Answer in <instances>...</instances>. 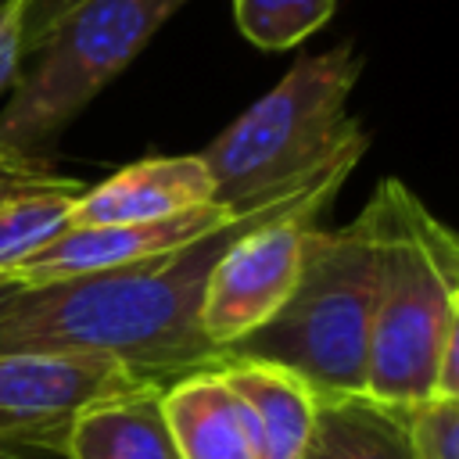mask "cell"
I'll list each match as a JSON object with an SVG mask.
<instances>
[{"mask_svg":"<svg viewBox=\"0 0 459 459\" xmlns=\"http://www.w3.org/2000/svg\"><path fill=\"white\" fill-rule=\"evenodd\" d=\"M377 301V222L362 208L348 226L305 233L301 273L283 308L226 348V362H273L316 394L362 391Z\"/></svg>","mask_w":459,"mask_h":459,"instance_id":"4","label":"cell"},{"mask_svg":"<svg viewBox=\"0 0 459 459\" xmlns=\"http://www.w3.org/2000/svg\"><path fill=\"white\" fill-rule=\"evenodd\" d=\"M244 212H230L222 204H201L179 215L165 219H143V222H118V226H68L61 237H54L47 247H39L32 258H25L11 276L25 287L104 273L118 265H133L165 251H176L190 240H201L226 222H233Z\"/></svg>","mask_w":459,"mask_h":459,"instance_id":"8","label":"cell"},{"mask_svg":"<svg viewBox=\"0 0 459 459\" xmlns=\"http://www.w3.org/2000/svg\"><path fill=\"white\" fill-rule=\"evenodd\" d=\"M22 11L18 0H0V90H7L22 72Z\"/></svg>","mask_w":459,"mask_h":459,"instance_id":"19","label":"cell"},{"mask_svg":"<svg viewBox=\"0 0 459 459\" xmlns=\"http://www.w3.org/2000/svg\"><path fill=\"white\" fill-rule=\"evenodd\" d=\"M140 380L122 366L68 351H0V445L57 441L93 402Z\"/></svg>","mask_w":459,"mask_h":459,"instance_id":"7","label":"cell"},{"mask_svg":"<svg viewBox=\"0 0 459 459\" xmlns=\"http://www.w3.org/2000/svg\"><path fill=\"white\" fill-rule=\"evenodd\" d=\"M366 147L369 136L344 147L301 186L258 208H247L222 230L190 240L176 251L104 273L25 287L0 312V351L93 355L122 366L140 384L158 387L194 369H219L226 362V351H219L197 323L204 283L215 258L251 222L280 208H290L305 197L341 190L359 158L366 154Z\"/></svg>","mask_w":459,"mask_h":459,"instance_id":"1","label":"cell"},{"mask_svg":"<svg viewBox=\"0 0 459 459\" xmlns=\"http://www.w3.org/2000/svg\"><path fill=\"white\" fill-rule=\"evenodd\" d=\"M75 197L79 194H39L0 212V276H11L25 258H32L72 226Z\"/></svg>","mask_w":459,"mask_h":459,"instance_id":"14","label":"cell"},{"mask_svg":"<svg viewBox=\"0 0 459 459\" xmlns=\"http://www.w3.org/2000/svg\"><path fill=\"white\" fill-rule=\"evenodd\" d=\"M377 222V301L362 391L409 405L434 394L441 341L459 330V240L398 179L366 201Z\"/></svg>","mask_w":459,"mask_h":459,"instance_id":"2","label":"cell"},{"mask_svg":"<svg viewBox=\"0 0 459 459\" xmlns=\"http://www.w3.org/2000/svg\"><path fill=\"white\" fill-rule=\"evenodd\" d=\"M215 201V183L201 154L143 158L72 201V226H118L179 215Z\"/></svg>","mask_w":459,"mask_h":459,"instance_id":"9","label":"cell"},{"mask_svg":"<svg viewBox=\"0 0 459 459\" xmlns=\"http://www.w3.org/2000/svg\"><path fill=\"white\" fill-rule=\"evenodd\" d=\"M79 4H82V0H18L25 54H32V50L54 32V25H57L72 7H79Z\"/></svg>","mask_w":459,"mask_h":459,"instance_id":"18","label":"cell"},{"mask_svg":"<svg viewBox=\"0 0 459 459\" xmlns=\"http://www.w3.org/2000/svg\"><path fill=\"white\" fill-rule=\"evenodd\" d=\"M333 197L337 190H326L251 222L215 258L197 323L219 351L233 348L283 308L301 273L305 233L333 204Z\"/></svg>","mask_w":459,"mask_h":459,"instance_id":"6","label":"cell"},{"mask_svg":"<svg viewBox=\"0 0 459 459\" xmlns=\"http://www.w3.org/2000/svg\"><path fill=\"white\" fill-rule=\"evenodd\" d=\"M22 290H25V283H22V280H14V276H0V312H4V308H7Z\"/></svg>","mask_w":459,"mask_h":459,"instance_id":"20","label":"cell"},{"mask_svg":"<svg viewBox=\"0 0 459 459\" xmlns=\"http://www.w3.org/2000/svg\"><path fill=\"white\" fill-rule=\"evenodd\" d=\"M301 459H412L402 405L366 391L316 394V420Z\"/></svg>","mask_w":459,"mask_h":459,"instance_id":"13","label":"cell"},{"mask_svg":"<svg viewBox=\"0 0 459 459\" xmlns=\"http://www.w3.org/2000/svg\"><path fill=\"white\" fill-rule=\"evenodd\" d=\"M359 72V50L337 43L301 57L269 93L240 111L201 151L215 183V204L230 212L258 208L301 186L344 147L366 140L359 118L348 115Z\"/></svg>","mask_w":459,"mask_h":459,"instance_id":"3","label":"cell"},{"mask_svg":"<svg viewBox=\"0 0 459 459\" xmlns=\"http://www.w3.org/2000/svg\"><path fill=\"white\" fill-rule=\"evenodd\" d=\"M412 459H459V398L430 394L402 405Z\"/></svg>","mask_w":459,"mask_h":459,"instance_id":"16","label":"cell"},{"mask_svg":"<svg viewBox=\"0 0 459 459\" xmlns=\"http://www.w3.org/2000/svg\"><path fill=\"white\" fill-rule=\"evenodd\" d=\"M333 0H233L237 29L258 50H290L323 29Z\"/></svg>","mask_w":459,"mask_h":459,"instance_id":"15","label":"cell"},{"mask_svg":"<svg viewBox=\"0 0 459 459\" xmlns=\"http://www.w3.org/2000/svg\"><path fill=\"white\" fill-rule=\"evenodd\" d=\"M190 0H82L32 50L0 111V143L39 154L104 86H111L154 32Z\"/></svg>","mask_w":459,"mask_h":459,"instance_id":"5","label":"cell"},{"mask_svg":"<svg viewBox=\"0 0 459 459\" xmlns=\"http://www.w3.org/2000/svg\"><path fill=\"white\" fill-rule=\"evenodd\" d=\"M161 412L179 459H255L240 398L219 369H194L161 387Z\"/></svg>","mask_w":459,"mask_h":459,"instance_id":"10","label":"cell"},{"mask_svg":"<svg viewBox=\"0 0 459 459\" xmlns=\"http://www.w3.org/2000/svg\"><path fill=\"white\" fill-rule=\"evenodd\" d=\"M61 452L65 459H179L161 412V387L136 384L86 405L68 423Z\"/></svg>","mask_w":459,"mask_h":459,"instance_id":"11","label":"cell"},{"mask_svg":"<svg viewBox=\"0 0 459 459\" xmlns=\"http://www.w3.org/2000/svg\"><path fill=\"white\" fill-rule=\"evenodd\" d=\"M0 459H18V455H14V452H11L7 445H0Z\"/></svg>","mask_w":459,"mask_h":459,"instance_id":"21","label":"cell"},{"mask_svg":"<svg viewBox=\"0 0 459 459\" xmlns=\"http://www.w3.org/2000/svg\"><path fill=\"white\" fill-rule=\"evenodd\" d=\"M219 373L247 412L255 459H301L316 420V391L273 362H222Z\"/></svg>","mask_w":459,"mask_h":459,"instance_id":"12","label":"cell"},{"mask_svg":"<svg viewBox=\"0 0 459 459\" xmlns=\"http://www.w3.org/2000/svg\"><path fill=\"white\" fill-rule=\"evenodd\" d=\"M86 183L61 176L57 169H50L39 154H25L14 147L0 143V212L14 201L25 197H39V194H82Z\"/></svg>","mask_w":459,"mask_h":459,"instance_id":"17","label":"cell"}]
</instances>
